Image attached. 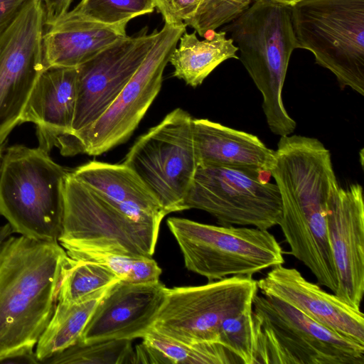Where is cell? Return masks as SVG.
<instances>
[{
    "instance_id": "28",
    "label": "cell",
    "mask_w": 364,
    "mask_h": 364,
    "mask_svg": "<svg viewBox=\"0 0 364 364\" xmlns=\"http://www.w3.org/2000/svg\"><path fill=\"white\" fill-rule=\"evenodd\" d=\"M153 0H81L69 12L80 18L106 25H127L137 16L152 13Z\"/></svg>"
},
{
    "instance_id": "19",
    "label": "cell",
    "mask_w": 364,
    "mask_h": 364,
    "mask_svg": "<svg viewBox=\"0 0 364 364\" xmlns=\"http://www.w3.org/2000/svg\"><path fill=\"white\" fill-rule=\"evenodd\" d=\"M76 95V68H49L42 73L19 122L36 125L38 147L50 152L70 134Z\"/></svg>"
},
{
    "instance_id": "30",
    "label": "cell",
    "mask_w": 364,
    "mask_h": 364,
    "mask_svg": "<svg viewBox=\"0 0 364 364\" xmlns=\"http://www.w3.org/2000/svg\"><path fill=\"white\" fill-rule=\"evenodd\" d=\"M251 0H202L194 16L184 23L200 36L229 23L242 14Z\"/></svg>"
},
{
    "instance_id": "4",
    "label": "cell",
    "mask_w": 364,
    "mask_h": 364,
    "mask_svg": "<svg viewBox=\"0 0 364 364\" xmlns=\"http://www.w3.org/2000/svg\"><path fill=\"white\" fill-rule=\"evenodd\" d=\"M69 171L38 146L14 145L6 149L0 168V215L13 232L58 242Z\"/></svg>"
},
{
    "instance_id": "34",
    "label": "cell",
    "mask_w": 364,
    "mask_h": 364,
    "mask_svg": "<svg viewBox=\"0 0 364 364\" xmlns=\"http://www.w3.org/2000/svg\"><path fill=\"white\" fill-rule=\"evenodd\" d=\"M12 232L13 230L9 223L0 226V245L9 237Z\"/></svg>"
},
{
    "instance_id": "1",
    "label": "cell",
    "mask_w": 364,
    "mask_h": 364,
    "mask_svg": "<svg viewBox=\"0 0 364 364\" xmlns=\"http://www.w3.org/2000/svg\"><path fill=\"white\" fill-rule=\"evenodd\" d=\"M271 176L280 194L278 225L289 253L309 269L318 284L334 293L338 280L328 237L327 213L339 185L330 151L316 138L282 136Z\"/></svg>"
},
{
    "instance_id": "32",
    "label": "cell",
    "mask_w": 364,
    "mask_h": 364,
    "mask_svg": "<svg viewBox=\"0 0 364 364\" xmlns=\"http://www.w3.org/2000/svg\"><path fill=\"white\" fill-rule=\"evenodd\" d=\"M26 0H0V33L14 21Z\"/></svg>"
},
{
    "instance_id": "13",
    "label": "cell",
    "mask_w": 364,
    "mask_h": 364,
    "mask_svg": "<svg viewBox=\"0 0 364 364\" xmlns=\"http://www.w3.org/2000/svg\"><path fill=\"white\" fill-rule=\"evenodd\" d=\"M46 14L42 0H26L0 33V143L19 124L28 97L46 70L42 36Z\"/></svg>"
},
{
    "instance_id": "2",
    "label": "cell",
    "mask_w": 364,
    "mask_h": 364,
    "mask_svg": "<svg viewBox=\"0 0 364 364\" xmlns=\"http://www.w3.org/2000/svg\"><path fill=\"white\" fill-rule=\"evenodd\" d=\"M67 258L58 242L21 235L0 245V363L33 352L58 303Z\"/></svg>"
},
{
    "instance_id": "26",
    "label": "cell",
    "mask_w": 364,
    "mask_h": 364,
    "mask_svg": "<svg viewBox=\"0 0 364 364\" xmlns=\"http://www.w3.org/2000/svg\"><path fill=\"white\" fill-rule=\"evenodd\" d=\"M43 363L52 364L136 363L132 341L111 339L90 343L77 341Z\"/></svg>"
},
{
    "instance_id": "16",
    "label": "cell",
    "mask_w": 364,
    "mask_h": 364,
    "mask_svg": "<svg viewBox=\"0 0 364 364\" xmlns=\"http://www.w3.org/2000/svg\"><path fill=\"white\" fill-rule=\"evenodd\" d=\"M166 292V287L160 281H119L101 299L78 341L142 338L152 328Z\"/></svg>"
},
{
    "instance_id": "8",
    "label": "cell",
    "mask_w": 364,
    "mask_h": 364,
    "mask_svg": "<svg viewBox=\"0 0 364 364\" xmlns=\"http://www.w3.org/2000/svg\"><path fill=\"white\" fill-rule=\"evenodd\" d=\"M290 9L298 48L363 95L364 0H304Z\"/></svg>"
},
{
    "instance_id": "27",
    "label": "cell",
    "mask_w": 364,
    "mask_h": 364,
    "mask_svg": "<svg viewBox=\"0 0 364 364\" xmlns=\"http://www.w3.org/2000/svg\"><path fill=\"white\" fill-rule=\"evenodd\" d=\"M72 259L100 264L112 271L120 281L148 283L159 281L162 270L151 257L102 252L67 254Z\"/></svg>"
},
{
    "instance_id": "33",
    "label": "cell",
    "mask_w": 364,
    "mask_h": 364,
    "mask_svg": "<svg viewBox=\"0 0 364 364\" xmlns=\"http://www.w3.org/2000/svg\"><path fill=\"white\" fill-rule=\"evenodd\" d=\"M73 0H42L46 14L45 25L49 24L68 11Z\"/></svg>"
},
{
    "instance_id": "9",
    "label": "cell",
    "mask_w": 364,
    "mask_h": 364,
    "mask_svg": "<svg viewBox=\"0 0 364 364\" xmlns=\"http://www.w3.org/2000/svg\"><path fill=\"white\" fill-rule=\"evenodd\" d=\"M186 25L164 23L145 58L109 108L88 128L58 146L62 155H100L126 142L161 90L164 69Z\"/></svg>"
},
{
    "instance_id": "14",
    "label": "cell",
    "mask_w": 364,
    "mask_h": 364,
    "mask_svg": "<svg viewBox=\"0 0 364 364\" xmlns=\"http://www.w3.org/2000/svg\"><path fill=\"white\" fill-rule=\"evenodd\" d=\"M157 31L148 33L144 28L136 36H126L76 68L71 133L56 147L88 128L109 108L145 58Z\"/></svg>"
},
{
    "instance_id": "29",
    "label": "cell",
    "mask_w": 364,
    "mask_h": 364,
    "mask_svg": "<svg viewBox=\"0 0 364 364\" xmlns=\"http://www.w3.org/2000/svg\"><path fill=\"white\" fill-rule=\"evenodd\" d=\"M218 342L235 356L239 363L256 364L257 345L252 306L222 322Z\"/></svg>"
},
{
    "instance_id": "31",
    "label": "cell",
    "mask_w": 364,
    "mask_h": 364,
    "mask_svg": "<svg viewBox=\"0 0 364 364\" xmlns=\"http://www.w3.org/2000/svg\"><path fill=\"white\" fill-rule=\"evenodd\" d=\"M165 23L183 24L192 18L202 0H153Z\"/></svg>"
},
{
    "instance_id": "15",
    "label": "cell",
    "mask_w": 364,
    "mask_h": 364,
    "mask_svg": "<svg viewBox=\"0 0 364 364\" xmlns=\"http://www.w3.org/2000/svg\"><path fill=\"white\" fill-rule=\"evenodd\" d=\"M327 231L338 280L333 294L360 309L364 293V201L360 184L339 186L333 193Z\"/></svg>"
},
{
    "instance_id": "22",
    "label": "cell",
    "mask_w": 364,
    "mask_h": 364,
    "mask_svg": "<svg viewBox=\"0 0 364 364\" xmlns=\"http://www.w3.org/2000/svg\"><path fill=\"white\" fill-rule=\"evenodd\" d=\"M203 41L196 32L182 34L178 48H176L169 59L174 68L173 76L183 80L188 85L196 87L220 64L230 58L239 59L238 48L232 40L226 38V32L210 31Z\"/></svg>"
},
{
    "instance_id": "18",
    "label": "cell",
    "mask_w": 364,
    "mask_h": 364,
    "mask_svg": "<svg viewBox=\"0 0 364 364\" xmlns=\"http://www.w3.org/2000/svg\"><path fill=\"white\" fill-rule=\"evenodd\" d=\"M192 126L198 166L232 168L269 181L275 150L257 136L208 119H193Z\"/></svg>"
},
{
    "instance_id": "36",
    "label": "cell",
    "mask_w": 364,
    "mask_h": 364,
    "mask_svg": "<svg viewBox=\"0 0 364 364\" xmlns=\"http://www.w3.org/2000/svg\"><path fill=\"white\" fill-rule=\"evenodd\" d=\"M3 144H1L0 143V168H1V163H2V159H3V154H2V145Z\"/></svg>"
},
{
    "instance_id": "5",
    "label": "cell",
    "mask_w": 364,
    "mask_h": 364,
    "mask_svg": "<svg viewBox=\"0 0 364 364\" xmlns=\"http://www.w3.org/2000/svg\"><path fill=\"white\" fill-rule=\"evenodd\" d=\"M256 364H364V345L311 318L278 298L252 303Z\"/></svg>"
},
{
    "instance_id": "7",
    "label": "cell",
    "mask_w": 364,
    "mask_h": 364,
    "mask_svg": "<svg viewBox=\"0 0 364 364\" xmlns=\"http://www.w3.org/2000/svg\"><path fill=\"white\" fill-rule=\"evenodd\" d=\"M160 225L137 220L69 171L59 244L67 254L102 252L152 257Z\"/></svg>"
},
{
    "instance_id": "35",
    "label": "cell",
    "mask_w": 364,
    "mask_h": 364,
    "mask_svg": "<svg viewBox=\"0 0 364 364\" xmlns=\"http://www.w3.org/2000/svg\"><path fill=\"white\" fill-rule=\"evenodd\" d=\"M280 4H285L287 6H293L294 4L300 2L304 0H274Z\"/></svg>"
},
{
    "instance_id": "17",
    "label": "cell",
    "mask_w": 364,
    "mask_h": 364,
    "mask_svg": "<svg viewBox=\"0 0 364 364\" xmlns=\"http://www.w3.org/2000/svg\"><path fill=\"white\" fill-rule=\"evenodd\" d=\"M257 286L263 295L283 300L328 328L364 345L360 309L308 281L298 269L275 266L257 281Z\"/></svg>"
},
{
    "instance_id": "11",
    "label": "cell",
    "mask_w": 364,
    "mask_h": 364,
    "mask_svg": "<svg viewBox=\"0 0 364 364\" xmlns=\"http://www.w3.org/2000/svg\"><path fill=\"white\" fill-rule=\"evenodd\" d=\"M258 290L257 281L252 276H231L199 286L166 288L151 329L186 343H218L222 322L252 306Z\"/></svg>"
},
{
    "instance_id": "12",
    "label": "cell",
    "mask_w": 364,
    "mask_h": 364,
    "mask_svg": "<svg viewBox=\"0 0 364 364\" xmlns=\"http://www.w3.org/2000/svg\"><path fill=\"white\" fill-rule=\"evenodd\" d=\"M185 205L213 216L220 225L269 230L278 225L282 203L275 183L241 171L198 166Z\"/></svg>"
},
{
    "instance_id": "25",
    "label": "cell",
    "mask_w": 364,
    "mask_h": 364,
    "mask_svg": "<svg viewBox=\"0 0 364 364\" xmlns=\"http://www.w3.org/2000/svg\"><path fill=\"white\" fill-rule=\"evenodd\" d=\"M119 279L107 267L68 256L58 287V302L74 304L110 287Z\"/></svg>"
},
{
    "instance_id": "24",
    "label": "cell",
    "mask_w": 364,
    "mask_h": 364,
    "mask_svg": "<svg viewBox=\"0 0 364 364\" xmlns=\"http://www.w3.org/2000/svg\"><path fill=\"white\" fill-rule=\"evenodd\" d=\"M110 287L74 304L57 303L36 346L35 353L39 363H43L79 341L94 311Z\"/></svg>"
},
{
    "instance_id": "6",
    "label": "cell",
    "mask_w": 364,
    "mask_h": 364,
    "mask_svg": "<svg viewBox=\"0 0 364 364\" xmlns=\"http://www.w3.org/2000/svg\"><path fill=\"white\" fill-rule=\"evenodd\" d=\"M167 225L186 267L208 281L255 274L283 264V250L268 230L213 225L171 217Z\"/></svg>"
},
{
    "instance_id": "21",
    "label": "cell",
    "mask_w": 364,
    "mask_h": 364,
    "mask_svg": "<svg viewBox=\"0 0 364 364\" xmlns=\"http://www.w3.org/2000/svg\"><path fill=\"white\" fill-rule=\"evenodd\" d=\"M70 173L137 220L160 225L166 215L147 186L123 163L112 164L91 161Z\"/></svg>"
},
{
    "instance_id": "3",
    "label": "cell",
    "mask_w": 364,
    "mask_h": 364,
    "mask_svg": "<svg viewBox=\"0 0 364 364\" xmlns=\"http://www.w3.org/2000/svg\"><path fill=\"white\" fill-rule=\"evenodd\" d=\"M222 31L230 33L239 59L262 95L271 132L280 136L292 134L296 123L282 99L289 59L298 48L290 6L274 0H255Z\"/></svg>"
},
{
    "instance_id": "20",
    "label": "cell",
    "mask_w": 364,
    "mask_h": 364,
    "mask_svg": "<svg viewBox=\"0 0 364 364\" xmlns=\"http://www.w3.org/2000/svg\"><path fill=\"white\" fill-rule=\"evenodd\" d=\"M126 27L82 19L68 11L44 26L42 53L46 69L78 67L127 36Z\"/></svg>"
},
{
    "instance_id": "23",
    "label": "cell",
    "mask_w": 364,
    "mask_h": 364,
    "mask_svg": "<svg viewBox=\"0 0 364 364\" xmlns=\"http://www.w3.org/2000/svg\"><path fill=\"white\" fill-rule=\"evenodd\" d=\"M136 350V363L237 364L238 360L218 343H186L153 329Z\"/></svg>"
},
{
    "instance_id": "10",
    "label": "cell",
    "mask_w": 364,
    "mask_h": 364,
    "mask_svg": "<svg viewBox=\"0 0 364 364\" xmlns=\"http://www.w3.org/2000/svg\"><path fill=\"white\" fill-rule=\"evenodd\" d=\"M192 122L188 112L174 109L137 139L123 161L147 186L166 215L186 210V199L198 166Z\"/></svg>"
}]
</instances>
